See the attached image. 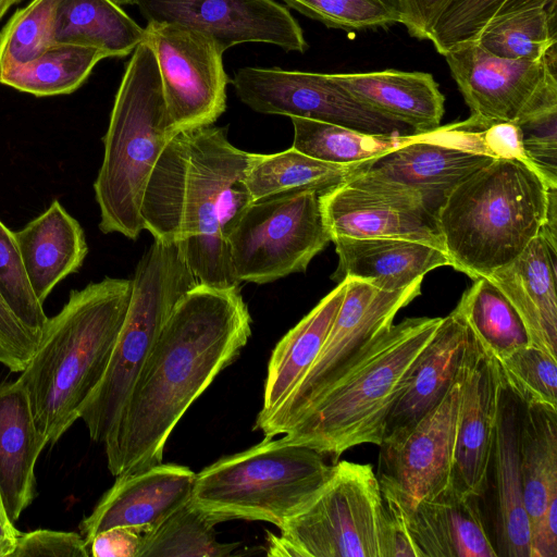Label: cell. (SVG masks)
I'll return each mask as SVG.
<instances>
[{
  "instance_id": "48",
  "label": "cell",
  "mask_w": 557,
  "mask_h": 557,
  "mask_svg": "<svg viewBox=\"0 0 557 557\" xmlns=\"http://www.w3.org/2000/svg\"><path fill=\"white\" fill-rule=\"evenodd\" d=\"M21 532L14 527V523L9 518L7 508L4 506L2 495L0 492V536L16 543Z\"/></svg>"
},
{
  "instance_id": "44",
  "label": "cell",
  "mask_w": 557,
  "mask_h": 557,
  "mask_svg": "<svg viewBox=\"0 0 557 557\" xmlns=\"http://www.w3.org/2000/svg\"><path fill=\"white\" fill-rule=\"evenodd\" d=\"M89 547L78 532L38 529L22 533L10 557H88Z\"/></svg>"
},
{
  "instance_id": "29",
  "label": "cell",
  "mask_w": 557,
  "mask_h": 557,
  "mask_svg": "<svg viewBox=\"0 0 557 557\" xmlns=\"http://www.w3.org/2000/svg\"><path fill=\"white\" fill-rule=\"evenodd\" d=\"M346 287L347 278L338 282L272 350L262 407L255 429L258 430L285 403L315 360L342 305Z\"/></svg>"
},
{
  "instance_id": "41",
  "label": "cell",
  "mask_w": 557,
  "mask_h": 557,
  "mask_svg": "<svg viewBox=\"0 0 557 557\" xmlns=\"http://www.w3.org/2000/svg\"><path fill=\"white\" fill-rule=\"evenodd\" d=\"M297 12L330 28L346 32L399 24V0H282Z\"/></svg>"
},
{
  "instance_id": "20",
  "label": "cell",
  "mask_w": 557,
  "mask_h": 557,
  "mask_svg": "<svg viewBox=\"0 0 557 557\" xmlns=\"http://www.w3.org/2000/svg\"><path fill=\"white\" fill-rule=\"evenodd\" d=\"M195 479L188 467L162 462L117 475L82 520L79 533L88 547L95 535L115 527L137 528L148 535L190 499Z\"/></svg>"
},
{
  "instance_id": "38",
  "label": "cell",
  "mask_w": 557,
  "mask_h": 557,
  "mask_svg": "<svg viewBox=\"0 0 557 557\" xmlns=\"http://www.w3.org/2000/svg\"><path fill=\"white\" fill-rule=\"evenodd\" d=\"M556 9L557 0H451L432 27L430 40L440 54L474 42L495 18L520 10Z\"/></svg>"
},
{
  "instance_id": "51",
  "label": "cell",
  "mask_w": 557,
  "mask_h": 557,
  "mask_svg": "<svg viewBox=\"0 0 557 557\" xmlns=\"http://www.w3.org/2000/svg\"><path fill=\"white\" fill-rule=\"evenodd\" d=\"M117 5H126V4H134V0H111Z\"/></svg>"
},
{
  "instance_id": "30",
  "label": "cell",
  "mask_w": 557,
  "mask_h": 557,
  "mask_svg": "<svg viewBox=\"0 0 557 557\" xmlns=\"http://www.w3.org/2000/svg\"><path fill=\"white\" fill-rule=\"evenodd\" d=\"M145 38L146 29L111 0H59L55 5L53 45L88 47L104 58H122Z\"/></svg>"
},
{
  "instance_id": "13",
  "label": "cell",
  "mask_w": 557,
  "mask_h": 557,
  "mask_svg": "<svg viewBox=\"0 0 557 557\" xmlns=\"http://www.w3.org/2000/svg\"><path fill=\"white\" fill-rule=\"evenodd\" d=\"M145 29L173 134L213 125L226 109L230 79L223 52L210 38L184 27L148 23Z\"/></svg>"
},
{
  "instance_id": "26",
  "label": "cell",
  "mask_w": 557,
  "mask_h": 557,
  "mask_svg": "<svg viewBox=\"0 0 557 557\" xmlns=\"http://www.w3.org/2000/svg\"><path fill=\"white\" fill-rule=\"evenodd\" d=\"M467 333L466 322L455 310L442 319L407 374L388 416L384 437L416 423L443 399L457 379Z\"/></svg>"
},
{
  "instance_id": "21",
  "label": "cell",
  "mask_w": 557,
  "mask_h": 557,
  "mask_svg": "<svg viewBox=\"0 0 557 557\" xmlns=\"http://www.w3.org/2000/svg\"><path fill=\"white\" fill-rule=\"evenodd\" d=\"M556 231L542 232L510 263L487 278L517 310L530 345L557 358Z\"/></svg>"
},
{
  "instance_id": "2",
  "label": "cell",
  "mask_w": 557,
  "mask_h": 557,
  "mask_svg": "<svg viewBox=\"0 0 557 557\" xmlns=\"http://www.w3.org/2000/svg\"><path fill=\"white\" fill-rule=\"evenodd\" d=\"M251 156L231 144L226 127L210 125L171 136L150 174L140 208L144 228L154 240L174 245L199 284L239 285L220 211Z\"/></svg>"
},
{
  "instance_id": "8",
  "label": "cell",
  "mask_w": 557,
  "mask_h": 557,
  "mask_svg": "<svg viewBox=\"0 0 557 557\" xmlns=\"http://www.w3.org/2000/svg\"><path fill=\"white\" fill-rule=\"evenodd\" d=\"M197 283L174 245L153 240L140 258L108 368L79 412L94 442L107 440L174 306Z\"/></svg>"
},
{
  "instance_id": "6",
  "label": "cell",
  "mask_w": 557,
  "mask_h": 557,
  "mask_svg": "<svg viewBox=\"0 0 557 557\" xmlns=\"http://www.w3.org/2000/svg\"><path fill=\"white\" fill-rule=\"evenodd\" d=\"M173 135L157 60L144 40L125 66L102 139L104 153L94 191L103 234L137 239L145 230L140 214L144 193Z\"/></svg>"
},
{
  "instance_id": "28",
  "label": "cell",
  "mask_w": 557,
  "mask_h": 557,
  "mask_svg": "<svg viewBox=\"0 0 557 557\" xmlns=\"http://www.w3.org/2000/svg\"><path fill=\"white\" fill-rule=\"evenodd\" d=\"M333 75L358 100L408 125L416 134L441 124L445 97L430 73L388 69Z\"/></svg>"
},
{
  "instance_id": "31",
  "label": "cell",
  "mask_w": 557,
  "mask_h": 557,
  "mask_svg": "<svg viewBox=\"0 0 557 557\" xmlns=\"http://www.w3.org/2000/svg\"><path fill=\"white\" fill-rule=\"evenodd\" d=\"M519 462L523 503L532 532L557 497V411L522 406Z\"/></svg>"
},
{
  "instance_id": "4",
  "label": "cell",
  "mask_w": 557,
  "mask_h": 557,
  "mask_svg": "<svg viewBox=\"0 0 557 557\" xmlns=\"http://www.w3.org/2000/svg\"><path fill=\"white\" fill-rule=\"evenodd\" d=\"M556 189L517 159L496 158L470 174L436 211L449 265L475 280L513 261L544 227L556 231Z\"/></svg>"
},
{
  "instance_id": "34",
  "label": "cell",
  "mask_w": 557,
  "mask_h": 557,
  "mask_svg": "<svg viewBox=\"0 0 557 557\" xmlns=\"http://www.w3.org/2000/svg\"><path fill=\"white\" fill-rule=\"evenodd\" d=\"M454 309L496 359L530 345L515 307L487 277L473 280Z\"/></svg>"
},
{
  "instance_id": "37",
  "label": "cell",
  "mask_w": 557,
  "mask_h": 557,
  "mask_svg": "<svg viewBox=\"0 0 557 557\" xmlns=\"http://www.w3.org/2000/svg\"><path fill=\"white\" fill-rule=\"evenodd\" d=\"M218 522L189 499L157 530L145 535L139 557H227L239 543H220Z\"/></svg>"
},
{
  "instance_id": "47",
  "label": "cell",
  "mask_w": 557,
  "mask_h": 557,
  "mask_svg": "<svg viewBox=\"0 0 557 557\" xmlns=\"http://www.w3.org/2000/svg\"><path fill=\"white\" fill-rule=\"evenodd\" d=\"M451 0H399V24L410 36L428 40L441 13Z\"/></svg>"
},
{
  "instance_id": "24",
  "label": "cell",
  "mask_w": 557,
  "mask_h": 557,
  "mask_svg": "<svg viewBox=\"0 0 557 557\" xmlns=\"http://www.w3.org/2000/svg\"><path fill=\"white\" fill-rule=\"evenodd\" d=\"M520 411L519 400L504 387L490 468L495 491V549L503 557H532L519 462Z\"/></svg>"
},
{
  "instance_id": "17",
  "label": "cell",
  "mask_w": 557,
  "mask_h": 557,
  "mask_svg": "<svg viewBox=\"0 0 557 557\" xmlns=\"http://www.w3.org/2000/svg\"><path fill=\"white\" fill-rule=\"evenodd\" d=\"M320 203L331 242L336 237H398L443 248L436 213L411 191L351 174L321 193Z\"/></svg>"
},
{
  "instance_id": "33",
  "label": "cell",
  "mask_w": 557,
  "mask_h": 557,
  "mask_svg": "<svg viewBox=\"0 0 557 557\" xmlns=\"http://www.w3.org/2000/svg\"><path fill=\"white\" fill-rule=\"evenodd\" d=\"M104 59L97 49L53 45L36 59L0 72V83L36 97L75 91Z\"/></svg>"
},
{
  "instance_id": "43",
  "label": "cell",
  "mask_w": 557,
  "mask_h": 557,
  "mask_svg": "<svg viewBox=\"0 0 557 557\" xmlns=\"http://www.w3.org/2000/svg\"><path fill=\"white\" fill-rule=\"evenodd\" d=\"M557 112L519 125L524 151L536 170L557 187Z\"/></svg>"
},
{
  "instance_id": "1",
  "label": "cell",
  "mask_w": 557,
  "mask_h": 557,
  "mask_svg": "<svg viewBox=\"0 0 557 557\" xmlns=\"http://www.w3.org/2000/svg\"><path fill=\"white\" fill-rule=\"evenodd\" d=\"M250 335L251 317L239 285L197 283L181 297L103 443L112 475L162 462L183 414L238 358Z\"/></svg>"
},
{
  "instance_id": "7",
  "label": "cell",
  "mask_w": 557,
  "mask_h": 557,
  "mask_svg": "<svg viewBox=\"0 0 557 557\" xmlns=\"http://www.w3.org/2000/svg\"><path fill=\"white\" fill-rule=\"evenodd\" d=\"M331 466L315 450L264 437L196 473L190 500L218 523L242 519L281 528L312 497Z\"/></svg>"
},
{
  "instance_id": "18",
  "label": "cell",
  "mask_w": 557,
  "mask_h": 557,
  "mask_svg": "<svg viewBox=\"0 0 557 557\" xmlns=\"http://www.w3.org/2000/svg\"><path fill=\"white\" fill-rule=\"evenodd\" d=\"M458 381L460 403L453 486L467 496L479 498L487 487L505 385L497 359L469 326Z\"/></svg>"
},
{
  "instance_id": "49",
  "label": "cell",
  "mask_w": 557,
  "mask_h": 557,
  "mask_svg": "<svg viewBox=\"0 0 557 557\" xmlns=\"http://www.w3.org/2000/svg\"><path fill=\"white\" fill-rule=\"evenodd\" d=\"M16 543L0 536V557H10Z\"/></svg>"
},
{
  "instance_id": "23",
  "label": "cell",
  "mask_w": 557,
  "mask_h": 557,
  "mask_svg": "<svg viewBox=\"0 0 557 557\" xmlns=\"http://www.w3.org/2000/svg\"><path fill=\"white\" fill-rule=\"evenodd\" d=\"M332 242L338 257L332 280L337 283L358 278L394 292L422 282L423 276L436 268L449 265L443 248L423 240L336 237Z\"/></svg>"
},
{
  "instance_id": "27",
  "label": "cell",
  "mask_w": 557,
  "mask_h": 557,
  "mask_svg": "<svg viewBox=\"0 0 557 557\" xmlns=\"http://www.w3.org/2000/svg\"><path fill=\"white\" fill-rule=\"evenodd\" d=\"M14 236L30 286L41 304L58 283L82 267L88 253L81 224L58 200Z\"/></svg>"
},
{
  "instance_id": "39",
  "label": "cell",
  "mask_w": 557,
  "mask_h": 557,
  "mask_svg": "<svg viewBox=\"0 0 557 557\" xmlns=\"http://www.w3.org/2000/svg\"><path fill=\"white\" fill-rule=\"evenodd\" d=\"M497 361L505 387L522 406L557 411V358L527 345Z\"/></svg>"
},
{
  "instance_id": "16",
  "label": "cell",
  "mask_w": 557,
  "mask_h": 557,
  "mask_svg": "<svg viewBox=\"0 0 557 557\" xmlns=\"http://www.w3.org/2000/svg\"><path fill=\"white\" fill-rule=\"evenodd\" d=\"M148 23L184 27L228 48L262 42L305 52L308 44L292 13L274 0H134Z\"/></svg>"
},
{
  "instance_id": "5",
  "label": "cell",
  "mask_w": 557,
  "mask_h": 557,
  "mask_svg": "<svg viewBox=\"0 0 557 557\" xmlns=\"http://www.w3.org/2000/svg\"><path fill=\"white\" fill-rule=\"evenodd\" d=\"M443 318H407L372 339L287 424L281 440L334 460L361 444L381 445L412 364Z\"/></svg>"
},
{
  "instance_id": "25",
  "label": "cell",
  "mask_w": 557,
  "mask_h": 557,
  "mask_svg": "<svg viewBox=\"0 0 557 557\" xmlns=\"http://www.w3.org/2000/svg\"><path fill=\"white\" fill-rule=\"evenodd\" d=\"M21 381L0 383V492L15 523L36 495L35 466L47 446Z\"/></svg>"
},
{
  "instance_id": "3",
  "label": "cell",
  "mask_w": 557,
  "mask_h": 557,
  "mask_svg": "<svg viewBox=\"0 0 557 557\" xmlns=\"http://www.w3.org/2000/svg\"><path fill=\"white\" fill-rule=\"evenodd\" d=\"M132 280L104 277L73 289L21 372L36 426L55 444L102 380L123 325Z\"/></svg>"
},
{
  "instance_id": "42",
  "label": "cell",
  "mask_w": 557,
  "mask_h": 557,
  "mask_svg": "<svg viewBox=\"0 0 557 557\" xmlns=\"http://www.w3.org/2000/svg\"><path fill=\"white\" fill-rule=\"evenodd\" d=\"M0 296L39 342L48 317L30 286L14 233L0 221Z\"/></svg>"
},
{
  "instance_id": "10",
  "label": "cell",
  "mask_w": 557,
  "mask_h": 557,
  "mask_svg": "<svg viewBox=\"0 0 557 557\" xmlns=\"http://www.w3.org/2000/svg\"><path fill=\"white\" fill-rule=\"evenodd\" d=\"M320 194L306 189L271 196L228 221L223 234L238 283L267 284L306 272L331 242Z\"/></svg>"
},
{
  "instance_id": "45",
  "label": "cell",
  "mask_w": 557,
  "mask_h": 557,
  "mask_svg": "<svg viewBox=\"0 0 557 557\" xmlns=\"http://www.w3.org/2000/svg\"><path fill=\"white\" fill-rule=\"evenodd\" d=\"M38 341L25 329L0 296V363L21 373L30 361Z\"/></svg>"
},
{
  "instance_id": "15",
  "label": "cell",
  "mask_w": 557,
  "mask_h": 557,
  "mask_svg": "<svg viewBox=\"0 0 557 557\" xmlns=\"http://www.w3.org/2000/svg\"><path fill=\"white\" fill-rule=\"evenodd\" d=\"M459 403L457 375L432 410L382 441L376 476L395 491L403 505L412 506L453 485Z\"/></svg>"
},
{
  "instance_id": "12",
  "label": "cell",
  "mask_w": 557,
  "mask_h": 557,
  "mask_svg": "<svg viewBox=\"0 0 557 557\" xmlns=\"http://www.w3.org/2000/svg\"><path fill=\"white\" fill-rule=\"evenodd\" d=\"M231 83L237 98L258 113L320 121L374 135L416 134L358 100L333 74L246 66L235 72Z\"/></svg>"
},
{
  "instance_id": "19",
  "label": "cell",
  "mask_w": 557,
  "mask_h": 557,
  "mask_svg": "<svg viewBox=\"0 0 557 557\" xmlns=\"http://www.w3.org/2000/svg\"><path fill=\"white\" fill-rule=\"evenodd\" d=\"M491 160L467 149L454 123L416 134L410 143L358 164L352 174L411 191L436 213L460 182Z\"/></svg>"
},
{
  "instance_id": "32",
  "label": "cell",
  "mask_w": 557,
  "mask_h": 557,
  "mask_svg": "<svg viewBox=\"0 0 557 557\" xmlns=\"http://www.w3.org/2000/svg\"><path fill=\"white\" fill-rule=\"evenodd\" d=\"M358 164L321 161L294 148L252 153L242 182L252 202L295 190L323 193L346 182Z\"/></svg>"
},
{
  "instance_id": "50",
  "label": "cell",
  "mask_w": 557,
  "mask_h": 557,
  "mask_svg": "<svg viewBox=\"0 0 557 557\" xmlns=\"http://www.w3.org/2000/svg\"><path fill=\"white\" fill-rule=\"evenodd\" d=\"M21 1L22 0H0V20L4 16V14L12 5Z\"/></svg>"
},
{
  "instance_id": "14",
  "label": "cell",
  "mask_w": 557,
  "mask_h": 557,
  "mask_svg": "<svg viewBox=\"0 0 557 557\" xmlns=\"http://www.w3.org/2000/svg\"><path fill=\"white\" fill-rule=\"evenodd\" d=\"M420 290L421 282L388 292L362 280L347 278L344 299L319 355L285 403L259 426L264 437L283 434L312 396L361 348L389 329L399 310Z\"/></svg>"
},
{
  "instance_id": "35",
  "label": "cell",
  "mask_w": 557,
  "mask_h": 557,
  "mask_svg": "<svg viewBox=\"0 0 557 557\" xmlns=\"http://www.w3.org/2000/svg\"><path fill=\"white\" fill-rule=\"evenodd\" d=\"M294 126L292 148L314 159L356 164L381 157L411 140L412 135H374L344 126L301 117H290Z\"/></svg>"
},
{
  "instance_id": "40",
  "label": "cell",
  "mask_w": 557,
  "mask_h": 557,
  "mask_svg": "<svg viewBox=\"0 0 557 557\" xmlns=\"http://www.w3.org/2000/svg\"><path fill=\"white\" fill-rule=\"evenodd\" d=\"M59 0H32L0 33V72L27 63L53 46L52 21Z\"/></svg>"
},
{
  "instance_id": "46",
  "label": "cell",
  "mask_w": 557,
  "mask_h": 557,
  "mask_svg": "<svg viewBox=\"0 0 557 557\" xmlns=\"http://www.w3.org/2000/svg\"><path fill=\"white\" fill-rule=\"evenodd\" d=\"M145 533L133 527H115L94 536L89 553L94 557H139Z\"/></svg>"
},
{
  "instance_id": "11",
  "label": "cell",
  "mask_w": 557,
  "mask_h": 557,
  "mask_svg": "<svg viewBox=\"0 0 557 557\" xmlns=\"http://www.w3.org/2000/svg\"><path fill=\"white\" fill-rule=\"evenodd\" d=\"M450 74L471 111L470 122L522 125L557 112L556 51L539 61L496 57L476 41L444 54Z\"/></svg>"
},
{
  "instance_id": "9",
  "label": "cell",
  "mask_w": 557,
  "mask_h": 557,
  "mask_svg": "<svg viewBox=\"0 0 557 557\" xmlns=\"http://www.w3.org/2000/svg\"><path fill=\"white\" fill-rule=\"evenodd\" d=\"M280 535L268 532V555L386 557L385 509L369 463L335 462L307 504Z\"/></svg>"
},
{
  "instance_id": "22",
  "label": "cell",
  "mask_w": 557,
  "mask_h": 557,
  "mask_svg": "<svg viewBox=\"0 0 557 557\" xmlns=\"http://www.w3.org/2000/svg\"><path fill=\"white\" fill-rule=\"evenodd\" d=\"M403 506L420 557H498L476 497L451 485L412 506Z\"/></svg>"
},
{
  "instance_id": "36",
  "label": "cell",
  "mask_w": 557,
  "mask_h": 557,
  "mask_svg": "<svg viewBox=\"0 0 557 557\" xmlns=\"http://www.w3.org/2000/svg\"><path fill=\"white\" fill-rule=\"evenodd\" d=\"M476 42L509 60L539 61L556 51V9L537 7L492 21Z\"/></svg>"
}]
</instances>
